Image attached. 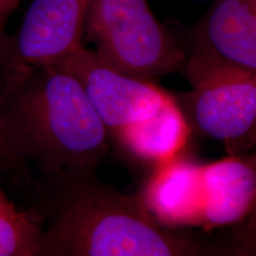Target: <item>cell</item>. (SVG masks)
<instances>
[{
    "mask_svg": "<svg viewBox=\"0 0 256 256\" xmlns=\"http://www.w3.org/2000/svg\"><path fill=\"white\" fill-rule=\"evenodd\" d=\"M4 113L19 164L34 160L66 188L90 179L110 147L82 86L62 66L37 70L8 89Z\"/></svg>",
    "mask_w": 256,
    "mask_h": 256,
    "instance_id": "6da1fadb",
    "label": "cell"
},
{
    "mask_svg": "<svg viewBox=\"0 0 256 256\" xmlns=\"http://www.w3.org/2000/svg\"><path fill=\"white\" fill-rule=\"evenodd\" d=\"M54 220L40 230L36 256H206L208 244L158 222L138 196L92 179L66 188Z\"/></svg>",
    "mask_w": 256,
    "mask_h": 256,
    "instance_id": "7a4b0ae2",
    "label": "cell"
},
{
    "mask_svg": "<svg viewBox=\"0 0 256 256\" xmlns=\"http://www.w3.org/2000/svg\"><path fill=\"white\" fill-rule=\"evenodd\" d=\"M84 34L102 62L128 76L153 81L183 69L184 46L147 0H89Z\"/></svg>",
    "mask_w": 256,
    "mask_h": 256,
    "instance_id": "3957f363",
    "label": "cell"
},
{
    "mask_svg": "<svg viewBox=\"0 0 256 256\" xmlns=\"http://www.w3.org/2000/svg\"><path fill=\"white\" fill-rule=\"evenodd\" d=\"M182 72L190 83L174 95L192 130L223 142L229 154H248L256 139V72L196 56Z\"/></svg>",
    "mask_w": 256,
    "mask_h": 256,
    "instance_id": "277c9868",
    "label": "cell"
},
{
    "mask_svg": "<svg viewBox=\"0 0 256 256\" xmlns=\"http://www.w3.org/2000/svg\"><path fill=\"white\" fill-rule=\"evenodd\" d=\"M89 0H32L18 30L0 43L4 94L37 70L58 66L82 48Z\"/></svg>",
    "mask_w": 256,
    "mask_h": 256,
    "instance_id": "5b68a950",
    "label": "cell"
},
{
    "mask_svg": "<svg viewBox=\"0 0 256 256\" xmlns=\"http://www.w3.org/2000/svg\"><path fill=\"white\" fill-rule=\"evenodd\" d=\"M58 66L80 82L110 138L154 115L174 98L153 81L110 68L87 48H80Z\"/></svg>",
    "mask_w": 256,
    "mask_h": 256,
    "instance_id": "8992f818",
    "label": "cell"
},
{
    "mask_svg": "<svg viewBox=\"0 0 256 256\" xmlns=\"http://www.w3.org/2000/svg\"><path fill=\"white\" fill-rule=\"evenodd\" d=\"M184 51L185 56L256 72V0H214Z\"/></svg>",
    "mask_w": 256,
    "mask_h": 256,
    "instance_id": "52a82bcc",
    "label": "cell"
},
{
    "mask_svg": "<svg viewBox=\"0 0 256 256\" xmlns=\"http://www.w3.org/2000/svg\"><path fill=\"white\" fill-rule=\"evenodd\" d=\"M203 206L198 226H236L255 211L256 162L252 154H229L202 164Z\"/></svg>",
    "mask_w": 256,
    "mask_h": 256,
    "instance_id": "ba28073f",
    "label": "cell"
},
{
    "mask_svg": "<svg viewBox=\"0 0 256 256\" xmlns=\"http://www.w3.org/2000/svg\"><path fill=\"white\" fill-rule=\"evenodd\" d=\"M200 166L182 154L153 166L138 196L144 208L171 228L198 226L203 206Z\"/></svg>",
    "mask_w": 256,
    "mask_h": 256,
    "instance_id": "9c48e42d",
    "label": "cell"
},
{
    "mask_svg": "<svg viewBox=\"0 0 256 256\" xmlns=\"http://www.w3.org/2000/svg\"><path fill=\"white\" fill-rule=\"evenodd\" d=\"M191 128L174 96L159 112L130 124L113 139L134 158L153 166L182 154Z\"/></svg>",
    "mask_w": 256,
    "mask_h": 256,
    "instance_id": "30bf717a",
    "label": "cell"
},
{
    "mask_svg": "<svg viewBox=\"0 0 256 256\" xmlns=\"http://www.w3.org/2000/svg\"><path fill=\"white\" fill-rule=\"evenodd\" d=\"M40 229L0 188V256H36Z\"/></svg>",
    "mask_w": 256,
    "mask_h": 256,
    "instance_id": "8fae6325",
    "label": "cell"
},
{
    "mask_svg": "<svg viewBox=\"0 0 256 256\" xmlns=\"http://www.w3.org/2000/svg\"><path fill=\"white\" fill-rule=\"evenodd\" d=\"M206 256H256L255 211L241 223L234 226L228 238L210 246Z\"/></svg>",
    "mask_w": 256,
    "mask_h": 256,
    "instance_id": "7c38bea8",
    "label": "cell"
},
{
    "mask_svg": "<svg viewBox=\"0 0 256 256\" xmlns=\"http://www.w3.org/2000/svg\"><path fill=\"white\" fill-rule=\"evenodd\" d=\"M19 165L16 156L11 138H10L8 124L5 120L4 113V89L0 80V170L12 168Z\"/></svg>",
    "mask_w": 256,
    "mask_h": 256,
    "instance_id": "4fadbf2b",
    "label": "cell"
},
{
    "mask_svg": "<svg viewBox=\"0 0 256 256\" xmlns=\"http://www.w3.org/2000/svg\"><path fill=\"white\" fill-rule=\"evenodd\" d=\"M20 0H0V43L5 37V26L10 16L17 8Z\"/></svg>",
    "mask_w": 256,
    "mask_h": 256,
    "instance_id": "5bb4252c",
    "label": "cell"
}]
</instances>
